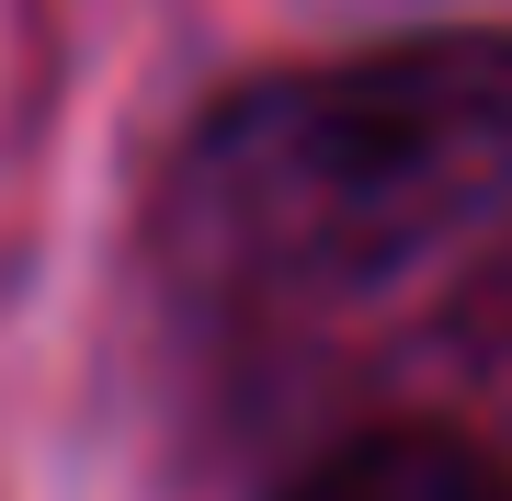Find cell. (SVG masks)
<instances>
[{"label":"cell","mask_w":512,"mask_h":501,"mask_svg":"<svg viewBox=\"0 0 512 501\" xmlns=\"http://www.w3.org/2000/svg\"><path fill=\"white\" fill-rule=\"evenodd\" d=\"M512 205V35H410L228 92L171 160V251L239 297H365Z\"/></svg>","instance_id":"1"},{"label":"cell","mask_w":512,"mask_h":501,"mask_svg":"<svg viewBox=\"0 0 512 501\" xmlns=\"http://www.w3.org/2000/svg\"><path fill=\"white\" fill-rule=\"evenodd\" d=\"M285 501H512V467L467 445L456 422H376L353 445H330Z\"/></svg>","instance_id":"2"}]
</instances>
